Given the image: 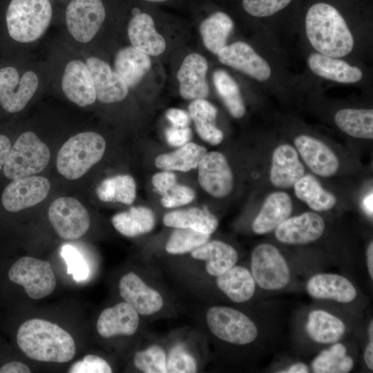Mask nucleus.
Wrapping results in <instances>:
<instances>
[{"mask_svg": "<svg viewBox=\"0 0 373 373\" xmlns=\"http://www.w3.org/2000/svg\"><path fill=\"white\" fill-rule=\"evenodd\" d=\"M294 144L306 164L316 174L329 177L338 169L335 153L323 142L307 135H300Z\"/></svg>", "mask_w": 373, "mask_h": 373, "instance_id": "obj_22", "label": "nucleus"}, {"mask_svg": "<svg viewBox=\"0 0 373 373\" xmlns=\"http://www.w3.org/2000/svg\"><path fill=\"white\" fill-rule=\"evenodd\" d=\"M292 209V202L287 193L278 191L270 194L253 222L254 232L265 234L275 230L290 216Z\"/></svg>", "mask_w": 373, "mask_h": 373, "instance_id": "obj_25", "label": "nucleus"}, {"mask_svg": "<svg viewBox=\"0 0 373 373\" xmlns=\"http://www.w3.org/2000/svg\"><path fill=\"white\" fill-rule=\"evenodd\" d=\"M210 238V234L189 228H175L166 244V251L171 254H184L200 247Z\"/></svg>", "mask_w": 373, "mask_h": 373, "instance_id": "obj_41", "label": "nucleus"}, {"mask_svg": "<svg viewBox=\"0 0 373 373\" xmlns=\"http://www.w3.org/2000/svg\"><path fill=\"white\" fill-rule=\"evenodd\" d=\"M367 267L370 278L373 279V242L369 244L366 250Z\"/></svg>", "mask_w": 373, "mask_h": 373, "instance_id": "obj_55", "label": "nucleus"}, {"mask_svg": "<svg viewBox=\"0 0 373 373\" xmlns=\"http://www.w3.org/2000/svg\"><path fill=\"white\" fill-rule=\"evenodd\" d=\"M208 64L200 54L187 55L177 73L180 95L185 99L206 98L209 93L206 79Z\"/></svg>", "mask_w": 373, "mask_h": 373, "instance_id": "obj_19", "label": "nucleus"}, {"mask_svg": "<svg viewBox=\"0 0 373 373\" xmlns=\"http://www.w3.org/2000/svg\"><path fill=\"white\" fill-rule=\"evenodd\" d=\"M17 342L30 358L46 362L66 363L76 353L73 337L58 325L43 319H31L19 328Z\"/></svg>", "mask_w": 373, "mask_h": 373, "instance_id": "obj_2", "label": "nucleus"}, {"mask_svg": "<svg viewBox=\"0 0 373 373\" xmlns=\"http://www.w3.org/2000/svg\"><path fill=\"white\" fill-rule=\"evenodd\" d=\"M306 289L314 298L341 303H352L357 296L356 289L352 283L336 274L321 273L312 276L307 283Z\"/></svg>", "mask_w": 373, "mask_h": 373, "instance_id": "obj_21", "label": "nucleus"}, {"mask_svg": "<svg viewBox=\"0 0 373 373\" xmlns=\"http://www.w3.org/2000/svg\"><path fill=\"white\" fill-rule=\"evenodd\" d=\"M151 66L149 55L133 46L119 50L114 60V71L128 88L136 86L149 71Z\"/></svg>", "mask_w": 373, "mask_h": 373, "instance_id": "obj_30", "label": "nucleus"}, {"mask_svg": "<svg viewBox=\"0 0 373 373\" xmlns=\"http://www.w3.org/2000/svg\"><path fill=\"white\" fill-rule=\"evenodd\" d=\"M206 153L204 146L188 142L173 152L158 155L155 164L164 171L186 172L197 168Z\"/></svg>", "mask_w": 373, "mask_h": 373, "instance_id": "obj_35", "label": "nucleus"}, {"mask_svg": "<svg viewBox=\"0 0 373 373\" xmlns=\"http://www.w3.org/2000/svg\"><path fill=\"white\" fill-rule=\"evenodd\" d=\"M69 373H111L110 365L102 358L88 354L82 361L75 363L68 369Z\"/></svg>", "mask_w": 373, "mask_h": 373, "instance_id": "obj_46", "label": "nucleus"}, {"mask_svg": "<svg viewBox=\"0 0 373 373\" xmlns=\"http://www.w3.org/2000/svg\"><path fill=\"white\" fill-rule=\"evenodd\" d=\"M8 278L21 285L32 299L46 297L52 293L57 284L50 262L29 256L19 258L12 265Z\"/></svg>", "mask_w": 373, "mask_h": 373, "instance_id": "obj_8", "label": "nucleus"}, {"mask_svg": "<svg viewBox=\"0 0 373 373\" xmlns=\"http://www.w3.org/2000/svg\"><path fill=\"white\" fill-rule=\"evenodd\" d=\"M309 372V367L304 363H296L288 367L287 368L280 371L282 373H308Z\"/></svg>", "mask_w": 373, "mask_h": 373, "instance_id": "obj_54", "label": "nucleus"}, {"mask_svg": "<svg viewBox=\"0 0 373 373\" xmlns=\"http://www.w3.org/2000/svg\"><path fill=\"white\" fill-rule=\"evenodd\" d=\"M98 198L103 202L131 204L136 197V184L129 175H118L104 180L97 187Z\"/></svg>", "mask_w": 373, "mask_h": 373, "instance_id": "obj_39", "label": "nucleus"}, {"mask_svg": "<svg viewBox=\"0 0 373 373\" xmlns=\"http://www.w3.org/2000/svg\"><path fill=\"white\" fill-rule=\"evenodd\" d=\"M251 273L256 283L268 291L285 287L290 280L288 264L273 245L262 243L256 246L251 256Z\"/></svg>", "mask_w": 373, "mask_h": 373, "instance_id": "obj_7", "label": "nucleus"}, {"mask_svg": "<svg viewBox=\"0 0 373 373\" xmlns=\"http://www.w3.org/2000/svg\"><path fill=\"white\" fill-rule=\"evenodd\" d=\"M39 79L33 71H27L19 79L13 67L0 69V104L9 113H17L27 105L37 91Z\"/></svg>", "mask_w": 373, "mask_h": 373, "instance_id": "obj_11", "label": "nucleus"}, {"mask_svg": "<svg viewBox=\"0 0 373 373\" xmlns=\"http://www.w3.org/2000/svg\"><path fill=\"white\" fill-rule=\"evenodd\" d=\"M213 82L229 113L235 118L243 117L245 106L236 81L225 70L218 69L213 74Z\"/></svg>", "mask_w": 373, "mask_h": 373, "instance_id": "obj_40", "label": "nucleus"}, {"mask_svg": "<svg viewBox=\"0 0 373 373\" xmlns=\"http://www.w3.org/2000/svg\"><path fill=\"white\" fill-rule=\"evenodd\" d=\"M363 207L365 213L372 217L373 213V193L367 194L363 200Z\"/></svg>", "mask_w": 373, "mask_h": 373, "instance_id": "obj_56", "label": "nucleus"}, {"mask_svg": "<svg viewBox=\"0 0 373 373\" xmlns=\"http://www.w3.org/2000/svg\"><path fill=\"white\" fill-rule=\"evenodd\" d=\"M105 149V140L99 133H78L69 138L59 149L57 169L66 179L77 180L102 158Z\"/></svg>", "mask_w": 373, "mask_h": 373, "instance_id": "obj_3", "label": "nucleus"}, {"mask_svg": "<svg viewBox=\"0 0 373 373\" xmlns=\"http://www.w3.org/2000/svg\"><path fill=\"white\" fill-rule=\"evenodd\" d=\"M325 229V221L320 215L305 212L284 220L275 229V236L283 244L305 245L318 240Z\"/></svg>", "mask_w": 373, "mask_h": 373, "instance_id": "obj_15", "label": "nucleus"}, {"mask_svg": "<svg viewBox=\"0 0 373 373\" xmlns=\"http://www.w3.org/2000/svg\"><path fill=\"white\" fill-rule=\"evenodd\" d=\"M367 334L369 340H373V321H371L367 328Z\"/></svg>", "mask_w": 373, "mask_h": 373, "instance_id": "obj_57", "label": "nucleus"}, {"mask_svg": "<svg viewBox=\"0 0 373 373\" xmlns=\"http://www.w3.org/2000/svg\"><path fill=\"white\" fill-rule=\"evenodd\" d=\"M50 189V182L44 177L30 175L16 178L4 189L1 202L7 211L17 212L44 200Z\"/></svg>", "mask_w": 373, "mask_h": 373, "instance_id": "obj_12", "label": "nucleus"}, {"mask_svg": "<svg viewBox=\"0 0 373 373\" xmlns=\"http://www.w3.org/2000/svg\"><path fill=\"white\" fill-rule=\"evenodd\" d=\"M49 1H50V0H49Z\"/></svg>", "mask_w": 373, "mask_h": 373, "instance_id": "obj_59", "label": "nucleus"}, {"mask_svg": "<svg viewBox=\"0 0 373 373\" xmlns=\"http://www.w3.org/2000/svg\"><path fill=\"white\" fill-rule=\"evenodd\" d=\"M165 135L169 144L173 146H182L190 141L192 133L188 126H172L166 128Z\"/></svg>", "mask_w": 373, "mask_h": 373, "instance_id": "obj_48", "label": "nucleus"}, {"mask_svg": "<svg viewBox=\"0 0 373 373\" xmlns=\"http://www.w3.org/2000/svg\"><path fill=\"white\" fill-rule=\"evenodd\" d=\"M52 17V7L49 0H11L6 13L10 36L21 43L39 39Z\"/></svg>", "mask_w": 373, "mask_h": 373, "instance_id": "obj_4", "label": "nucleus"}, {"mask_svg": "<svg viewBox=\"0 0 373 373\" xmlns=\"http://www.w3.org/2000/svg\"><path fill=\"white\" fill-rule=\"evenodd\" d=\"M176 181L175 175L171 171L157 173L152 178V184L155 187V191L162 196L177 184Z\"/></svg>", "mask_w": 373, "mask_h": 373, "instance_id": "obj_49", "label": "nucleus"}, {"mask_svg": "<svg viewBox=\"0 0 373 373\" xmlns=\"http://www.w3.org/2000/svg\"><path fill=\"white\" fill-rule=\"evenodd\" d=\"M163 222L167 227L189 228L210 235L218 225L217 218L207 208L198 207L169 212L164 216Z\"/></svg>", "mask_w": 373, "mask_h": 373, "instance_id": "obj_31", "label": "nucleus"}, {"mask_svg": "<svg viewBox=\"0 0 373 373\" xmlns=\"http://www.w3.org/2000/svg\"><path fill=\"white\" fill-rule=\"evenodd\" d=\"M198 167L199 183L206 192L216 198H223L231 193L233 173L222 153H207Z\"/></svg>", "mask_w": 373, "mask_h": 373, "instance_id": "obj_14", "label": "nucleus"}, {"mask_svg": "<svg viewBox=\"0 0 373 373\" xmlns=\"http://www.w3.org/2000/svg\"><path fill=\"white\" fill-rule=\"evenodd\" d=\"M233 28L232 19L225 12H215L202 21L200 32L205 47L217 55L227 45Z\"/></svg>", "mask_w": 373, "mask_h": 373, "instance_id": "obj_34", "label": "nucleus"}, {"mask_svg": "<svg viewBox=\"0 0 373 373\" xmlns=\"http://www.w3.org/2000/svg\"><path fill=\"white\" fill-rule=\"evenodd\" d=\"M219 61L259 82L267 80L271 74L268 62L253 48L242 41L224 46L218 54Z\"/></svg>", "mask_w": 373, "mask_h": 373, "instance_id": "obj_13", "label": "nucleus"}, {"mask_svg": "<svg viewBox=\"0 0 373 373\" xmlns=\"http://www.w3.org/2000/svg\"><path fill=\"white\" fill-rule=\"evenodd\" d=\"M188 109L199 136L211 145L220 144L223 133L216 126V108L204 99H197L191 102Z\"/></svg>", "mask_w": 373, "mask_h": 373, "instance_id": "obj_32", "label": "nucleus"}, {"mask_svg": "<svg viewBox=\"0 0 373 373\" xmlns=\"http://www.w3.org/2000/svg\"><path fill=\"white\" fill-rule=\"evenodd\" d=\"M307 64L315 75L338 83H356L363 75L359 68L350 66L342 59L319 52L311 54L307 59Z\"/></svg>", "mask_w": 373, "mask_h": 373, "instance_id": "obj_26", "label": "nucleus"}, {"mask_svg": "<svg viewBox=\"0 0 373 373\" xmlns=\"http://www.w3.org/2000/svg\"><path fill=\"white\" fill-rule=\"evenodd\" d=\"M195 198V192L190 187L176 184L161 199V204L166 208H173L187 204Z\"/></svg>", "mask_w": 373, "mask_h": 373, "instance_id": "obj_47", "label": "nucleus"}, {"mask_svg": "<svg viewBox=\"0 0 373 373\" xmlns=\"http://www.w3.org/2000/svg\"><path fill=\"white\" fill-rule=\"evenodd\" d=\"M218 287L233 303L249 300L256 291V282L247 269L234 265L217 276Z\"/></svg>", "mask_w": 373, "mask_h": 373, "instance_id": "obj_29", "label": "nucleus"}, {"mask_svg": "<svg viewBox=\"0 0 373 373\" xmlns=\"http://www.w3.org/2000/svg\"><path fill=\"white\" fill-rule=\"evenodd\" d=\"M61 87L66 97L79 106L90 105L97 99L90 72L81 60H72L66 64Z\"/></svg>", "mask_w": 373, "mask_h": 373, "instance_id": "obj_17", "label": "nucleus"}, {"mask_svg": "<svg viewBox=\"0 0 373 373\" xmlns=\"http://www.w3.org/2000/svg\"><path fill=\"white\" fill-rule=\"evenodd\" d=\"M197 371L195 359L182 345L172 349L166 360V372L193 373Z\"/></svg>", "mask_w": 373, "mask_h": 373, "instance_id": "obj_45", "label": "nucleus"}, {"mask_svg": "<svg viewBox=\"0 0 373 373\" xmlns=\"http://www.w3.org/2000/svg\"><path fill=\"white\" fill-rule=\"evenodd\" d=\"M11 149L10 139L3 135H0V169L3 166Z\"/></svg>", "mask_w": 373, "mask_h": 373, "instance_id": "obj_52", "label": "nucleus"}, {"mask_svg": "<svg viewBox=\"0 0 373 373\" xmlns=\"http://www.w3.org/2000/svg\"><path fill=\"white\" fill-rule=\"evenodd\" d=\"M354 365V359L347 354L346 346L336 342L314 358L312 370L315 373H347Z\"/></svg>", "mask_w": 373, "mask_h": 373, "instance_id": "obj_38", "label": "nucleus"}, {"mask_svg": "<svg viewBox=\"0 0 373 373\" xmlns=\"http://www.w3.org/2000/svg\"><path fill=\"white\" fill-rule=\"evenodd\" d=\"M144 1L152 2V3H161V2H166L169 0H144Z\"/></svg>", "mask_w": 373, "mask_h": 373, "instance_id": "obj_58", "label": "nucleus"}, {"mask_svg": "<svg viewBox=\"0 0 373 373\" xmlns=\"http://www.w3.org/2000/svg\"><path fill=\"white\" fill-rule=\"evenodd\" d=\"M115 229L123 236L135 237L150 232L155 226L154 213L145 207H133L112 218Z\"/></svg>", "mask_w": 373, "mask_h": 373, "instance_id": "obj_33", "label": "nucleus"}, {"mask_svg": "<svg viewBox=\"0 0 373 373\" xmlns=\"http://www.w3.org/2000/svg\"><path fill=\"white\" fill-rule=\"evenodd\" d=\"M133 16L128 25V35L133 47L151 56L161 55L166 48V41L155 28L152 17L133 10Z\"/></svg>", "mask_w": 373, "mask_h": 373, "instance_id": "obj_20", "label": "nucleus"}, {"mask_svg": "<svg viewBox=\"0 0 373 373\" xmlns=\"http://www.w3.org/2000/svg\"><path fill=\"white\" fill-rule=\"evenodd\" d=\"M119 291L124 302L140 315L154 314L163 307L164 300L161 294L148 286L134 272H128L122 277Z\"/></svg>", "mask_w": 373, "mask_h": 373, "instance_id": "obj_16", "label": "nucleus"}, {"mask_svg": "<svg viewBox=\"0 0 373 373\" xmlns=\"http://www.w3.org/2000/svg\"><path fill=\"white\" fill-rule=\"evenodd\" d=\"M304 174V166L292 146L283 144L274 149L269 174L270 181L274 186L291 188Z\"/></svg>", "mask_w": 373, "mask_h": 373, "instance_id": "obj_23", "label": "nucleus"}, {"mask_svg": "<svg viewBox=\"0 0 373 373\" xmlns=\"http://www.w3.org/2000/svg\"><path fill=\"white\" fill-rule=\"evenodd\" d=\"M166 117L175 126H188L190 123L189 113L182 109L170 108L166 112Z\"/></svg>", "mask_w": 373, "mask_h": 373, "instance_id": "obj_50", "label": "nucleus"}, {"mask_svg": "<svg viewBox=\"0 0 373 373\" xmlns=\"http://www.w3.org/2000/svg\"><path fill=\"white\" fill-rule=\"evenodd\" d=\"M334 121L346 134L356 138H373V110L344 108L336 112Z\"/></svg>", "mask_w": 373, "mask_h": 373, "instance_id": "obj_36", "label": "nucleus"}, {"mask_svg": "<svg viewBox=\"0 0 373 373\" xmlns=\"http://www.w3.org/2000/svg\"><path fill=\"white\" fill-rule=\"evenodd\" d=\"M139 323V314L123 302L102 312L97 321V329L104 338L131 336L136 332Z\"/></svg>", "mask_w": 373, "mask_h": 373, "instance_id": "obj_24", "label": "nucleus"}, {"mask_svg": "<svg viewBox=\"0 0 373 373\" xmlns=\"http://www.w3.org/2000/svg\"><path fill=\"white\" fill-rule=\"evenodd\" d=\"M363 359L367 367L370 370H373V340H369L367 344L364 354Z\"/></svg>", "mask_w": 373, "mask_h": 373, "instance_id": "obj_53", "label": "nucleus"}, {"mask_svg": "<svg viewBox=\"0 0 373 373\" xmlns=\"http://www.w3.org/2000/svg\"><path fill=\"white\" fill-rule=\"evenodd\" d=\"M195 259L206 262V271L212 276H218L233 267L238 254L231 245L220 240L208 241L191 251Z\"/></svg>", "mask_w": 373, "mask_h": 373, "instance_id": "obj_28", "label": "nucleus"}, {"mask_svg": "<svg viewBox=\"0 0 373 373\" xmlns=\"http://www.w3.org/2000/svg\"><path fill=\"white\" fill-rule=\"evenodd\" d=\"M206 321L211 333L229 343L247 345L254 341L258 334L254 321L232 307L213 306L207 312Z\"/></svg>", "mask_w": 373, "mask_h": 373, "instance_id": "obj_6", "label": "nucleus"}, {"mask_svg": "<svg viewBox=\"0 0 373 373\" xmlns=\"http://www.w3.org/2000/svg\"><path fill=\"white\" fill-rule=\"evenodd\" d=\"M106 15L102 0H70L65 10L66 24L75 40L88 43L98 32Z\"/></svg>", "mask_w": 373, "mask_h": 373, "instance_id": "obj_9", "label": "nucleus"}, {"mask_svg": "<svg viewBox=\"0 0 373 373\" xmlns=\"http://www.w3.org/2000/svg\"><path fill=\"white\" fill-rule=\"evenodd\" d=\"M61 256L67 265V274H72L76 281L86 280L89 275V268L83 256L73 246L65 245L61 250Z\"/></svg>", "mask_w": 373, "mask_h": 373, "instance_id": "obj_43", "label": "nucleus"}, {"mask_svg": "<svg viewBox=\"0 0 373 373\" xmlns=\"http://www.w3.org/2000/svg\"><path fill=\"white\" fill-rule=\"evenodd\" d=\"M93 78L97 99L104 104L118 102L128 95L124 80L102 59L90 57L86 62Z\"/></svg>", "mask_w": 373, "mask_h": 373, "instance_id": "obj_18", "label": "nucleus"}, {"mask_svg": "<svg viewBox=\"0 0 373 373\" xmlns=\"http://www.w3.org/2000/svg\"><path fill=\"white\" fill-rule=\"evenodd\" d=\"M293 0H242L244 10L255 17L272 16L286 8Z\"/></svg>", "mask_w": 373, "mask_h": 373, "instance_id": "obj_44", "label": "nucleus"}, {"mask_svg": "<svg viewBox=\"0 0 373 373\" xmlns=\"http://www.w3.org/2000/svg\"><path fill=\"white\" fill-rule=\"evenodd\" d=\"M305 331L309 338L316 343L333 344L343 338L346 325L338 316L327 311L317 309L309 313Z\"/></svg>", "mask_w": 373, "mask_h": 373, "instance_id": "obj_27", "label": "nucleus"}, {"mask_svg": "<svg viewBox=\"0 0 373 373\" xmlns=\"http://www.w3.org/2000/svg\"><path fill=\"white\" fill-rule=\"evenodd\" d=\"M166 356L164 350L158 345L137 352L134 356V365L137 369L145 373H166Z\"/></svg>", "mask_w": 373, "mask_h": 373, "instance_id": "obj_42", "label": "nucleus"}, {"mask_svg": "<svg viewBox=\"0 0 373 373\" xmlns=\"http://www.w3.org/2000/svg\"><path fill=\"white\" fill-rule=\"evenodd\" d=\"M48 218L57 233L65 240H76L83 236L90 227L87 209L73 197H60L49 207Z\"/></svg>", "mask_w": 373, "mask_h": 373, "instance_id": "obj_10", "label": "nucleus"}, {"mask_svg": "<svg viewBox=\"0 0 373 373\" xmlns=\"http://www.w3.org/2000/svg\"><path fill=\"white\" fill-rule=\"evenodd\" d=\"M30 368L22 363L12 361L0 367V373H30Z\"/></svg>", "mask_w": 373, "mask_h": 373, "instance_id": "obj_51", "label": "nucleus"}, {"mask_svg": "<svg viewBox=\"0 0 373 373\" xmlns=\"http://www.w3.org/2000/svg\"><path fill=\"white\" fill-rule=\"evenodd\" d=\"M305 24L307 37L319 53L339 58L352 50V34L341 13L332 4L317 2L312 5Z\"/></svg>", "mask_w": 373, "mask_h": 373, "instance_id": "obj_1", "label": "nucleus"}, {"mask_svg": "<svg viewBox=\"0 0 373 373\" xmlns=\"http://www.w3.org/2000/svg\"><path fill=\"white\" fill-rule=\"evenodd\" d=\"M294 189L296 197L314 211H328L336 203V197L325 191L312 175H304L295 183Z\"/></svg>", "mask_w": 373, "mask_h": 373, "instance_id": "obj_37", "label": "nucleus"}, {"mask_svg": "<svg viewBox=\"0 0 373 373\" xmlns=\"http://www.w3.org/2000/svg\"><path fill=\"white\" fill-rule=\"evenodd\" d=\"M50 157L48 146L33 132H24L11 147L3 173L10 180L33 175L46 167Z\"/></svg>", "mask_w": 373, "mask_h": 373, "instance_id": "obj_5", "label": "nucleus"}]
</instances>
